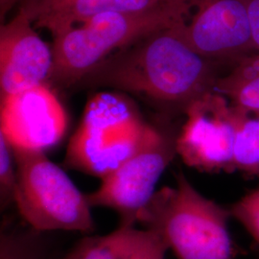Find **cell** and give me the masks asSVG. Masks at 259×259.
I'll return each mask as SVG.
<instances>
[{
	"mask_svg": "<svg viewBox=\"0 0 259 259\" xmlns=\"http://www.w3.org/2000/svg\"><path fill=\"white\" fill-rule=\"evenodd\" d=\"M148 125L124 93H96L69 140L65 165L102 181L139 149Z\"/></svg>",
	"mask_w": 259,
	"mask_h": 259,
	"instance_id": "cell-4",
	"label": "cell"
},
{
	"mask_svg": "<svg viewBox=\"0 0 259 259\" xmlns=\"http://www.w3.org/2000/svg\"><path fill=\"white\" fill-rule=\"evenodd\" d=\"M0 134L16 148L46 152L67 129L63 104L49 83L0 97Z\"/></svg>",
	"mask_w": 259,
	"mask_h": 259,
	"instance_id": "cell-8",
	"label": "cell"
},
{
	"mask_svg": "<svg viewBox=\"0 0 259 259\" xmlns=\"http://www.w3.org/2000/svg\"><path fill=\"white\" fill-rule=\"evenodd\" d=\"M194 9L185 34L199 54L236 65L256 51L245 0H198Z\"/></svg>",
	"mask_w": 259,
	"mask_h": 259,
	"instance_id": "cell-9",
	"label": "cell"
},
{
	"mask_svg": "<svg viewBox=\"0 0 259 259\" xmlns=\"http://www.w3.org/2000/svg\"><path fill=\"white\" fill-rule=\"evenodd\" d=\"M179 131L170 123H149L139 149L120 166L101 181L87 199L92 207L114 210L119 225L136 226L139 212L156 193V185L175 158Z\"/></svg>",
	"mask_w": 259,
	"mask_h": 259,
	"instance_id": "cell-6",
	"label": "cell"
},
{
	"mask_svg": "<svg viewBox=\"0 0 259 259\" xmlns=\"http://www.w3.org/2000/svg\"><path fill=\"white\" fill-rule=\"evenodd\" d=\"M13 149L18 170L15 204L28 227L39 232H93L92 206L65 171L45 152Z\"/></svg>",
	"mask_w": 259,
	"mask_h": 259,
	"instance_id": "cell-5",
	"label": "cell"
},
{
	"mask_svg": "<svg viewBox=\"0 0 259 259\" xmlns=\"http://www.w3.org/2000/svg\"><path fill=\"white\" fill-rule=\"evenodd\" d=\"M19 0H0V7H1V16H4V14Z\"/></svg>",
	"mask_w": 259,
	"mask_h": 259,
	"instance_id": "cell-19",
	"label": "cell"
},
{
	"mask_svg": "<svg viewBox=\"0 0 259 259\" xmlns=\"http://www.w3.org/2000/svg\"><path fill=\"white\" fill-rule=\"evenodd\" d=\"M229 207L199 192L182 171L138 215L137 224L161 235L176 259H234Z\"/></svg>",
	"mask_w": 259,
	"mask_h": 259,
	"instance_id": "cell-2",
	"label": "cell"
},
{
	"mask_svg": "<svg viewBox=\"0 0 259 259\" xmlns=\"http://www.w3.org/2000/svg\"><path fill=\"white\" fill-rule=\"evenodd\" d=\"M215 92L237 110L259 117V52L243 58L229 74L220 77Z\"/></svg>",
	"mask_w": 259,
	"mask_h": 259,
	"instance_id": "cell-12",
	"label": "cell"
},
{
	"mask_svg": "<svg viewBox=\"0 0 259 259\" xmlns=\"http://www.w3.org/2000/svg\"><path fill=\"white\" fill-rule=\"evenodd\" d=\"M168 246L159 233L140 230L139 238L125 259H165Z\"/></svg>",
	"mask_w": 259,
	"mask_h": 259,
	"instance_id": "cell-17",
	"label": "cell"
},
{
	"mask_svg": "<svg viewBox=\"0 0 259 259\" xmlns=\"http://www.w3.org/2000/svg\"><path fill=\"white\" fill-rule=\"evenodd\" d=\"M185 114L177 139L178 156L201 172H234L237 133L247 114L216 92L193 103Z\"/></svg>",
	"mask_w": 259,
	"mask_h": 259,
	"instance_id": "cell-7",
	"label": "cell"
},
{
	"mask_svg": "<svg viewBox=\"0 0 259 259\" xmlns=\"http://www.w3.org/2000/svg\"><path fill=\"white\" fill-rule=\"evenodd\" d=\"M136 226L119 225L106 235L87 236L62 259H125L139 238Z\"/></svg>",
	"mask_w": 259,
	"mask_h": 259,
	"instance_id": "cell-13",
	"label": "cell"
},
{
	"mask_svg": "<svg viewBox=\"0 0 259 259\" xmlns=\"http://www.w3.org/2000/svg\"><path fill=\"white\" fill-rule=\"evenodd\" d=\"M52 47L20 11L0 27V97L49 83Z\"/></svg>",
	"mask_w": 259,
	"mask_h": 259,
	"instance_id": "cell-10",
	"label": "cell"
},
{
	"mask_svg": "<svg viewBox=\"0 0 259 259\" xmlns=\"http://www.w3.org/2000/svg\"><path fill=\"white\" fill-rule=\"evenodd\" d=\"M186 21L150 34L111 55L78 85L111 89L146 99L166 113L183 112L215 92L219 64L185 37Z\"/></svg>",
	"mask_w": 259,
	"mask_h": 259,
	"instance_id": "cell-1",
	"label": "cell"
},
{
	"mask_svg": "<svg viewBox=\"0 0 259 259\" xmlns=\"http://www.w3.org/2000/svg\"><path fill=\"white\" fill-rule=\"evenodd\" d=\"M259 176V117L245 115L234 149V172Z\"/></svg>",
	"mask_w": 259,
	"mask_h": 259,
	"instance_id": "cell-14",
	"label": "cell"
},
{
	"mask_svg": "<svg viewBox=\"0 0 259 259\" xmlns=\"http://www.w3.org/2000/svg\"><path fill=\"white\" fill-rule=\"evenodd\" d=\"M198 0H22V12L35 28L52 37L88 19L106 14H145L170 11L189 15Z\"/></svg>",
	"mask_w": 259,
	"mask_h": 259,
	"instance_id": "cell-11",
	"label": "cell"
},
{
	"mask_svg": "<svg viewBox=\"0 0 259 259\" xmlns=\"http://www.w3.org/2000/svg\"><path fill=\"white\" fill-rule=\"evenodd\" d=\"M253 192L255 193V194L257 195L259 197V188H257V189H255V190H253Z\"/></svg>",
	"mask_w": 259,
	"mask_h": 259,
	"instance_id": "cell-20",
	"label": "cell"
},
{
	"mask_svg": "<svg viewBox=\"0 0 259 259\" xmlns=\"http://www.w3.org/2000/svg\"><path fill=\"white\" fill-rule=\"evenodd\" d=\"M234 218L259 245V197L253 191L229 207Z\"/></svg>",
	"mask_w": 259,
	"mask_h": 259,
	"instance_id": "cell-16",
	"label": "cell"
},
{
	"mask_svg": "<svg viewBox=\"0 0 259 259\" xmlns=\"http://www.w3.org/2000/svg\"><path fill=\"white\" fill-rule=\"evenodd\" d=\"M186 17L170 11L106 14L69 28L53 37L54 65L49 84L78 85L111 55L150 34L186 21Z\"/></svg>",
	"mask_w": 259,
	"mask_h": 259,
	"instance_id": "cell-3",
	"label": "cell"
},
{
	"mask_svg": "<svg viewBox=\"0 0 259 259\" xmlns=\"http://www.w3.org/2000/svg\"><path fill=\"white\" fill-rule=\"evenodd\" d=\"M250 31L256 51L259 52V0H245Z\"/></svg>",
	"mask_w": 259,
	"mask_h": 259,
	"instance_id": "cell-18",
	"label": "cell"
},
{
	"mask_svg": "<svg viewBox=\"0 0 259 259\" xmlns=\"http://www.w3.org/2000/svg\"><path fill=\"white\" fill-rule=\"evenodd\" d=\"M18 189V170L13 146L0 134V208L5 210L16 204Z\"/></svg>",
	"mask_w": 259,
	"mask_h": 259,
	"instance_id": "cell-15",
	"label": "cell"
}]
</instances>
